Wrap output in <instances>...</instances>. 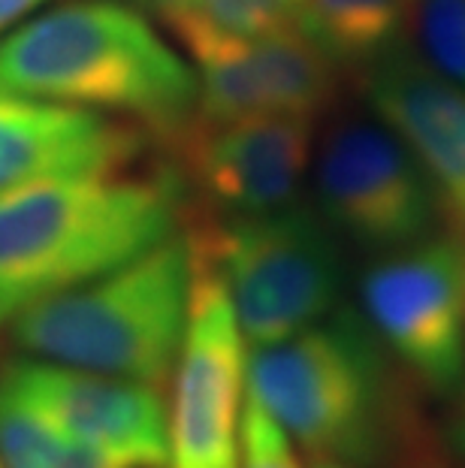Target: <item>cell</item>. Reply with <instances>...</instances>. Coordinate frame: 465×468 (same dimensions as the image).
<instances>
[{
  "label": "cell",
  "instance_id": "20",
  "mask_svg": "<svg viewBox=\"0 0 465 468\" xmlns=\"http://www.w3.org/2000/svg\"><path fill=\"white\" fill-rule=\"evenodd\" d=\"M39 4H46V0H0V34H6L9 27L22 22Z\"/></svg>",
  "mask_w": 465,
  "mask_h": 468
},
{
  "label": "cell",
  "instance_id": "14",
  "mask_svg": "<svg viewBox=\"0 0 465 468\" xmlns=\"http://www.w3.org/2000/svg\"><path fill=\"white\" fill-rule=\"evenodd\" d=\"M417 0H302L296 27L330 61L375 64L402 46Z\"/></svg>",
  "mask_w": 465,
  "mask_h": 468
},
{
  "label": "cell",
  "instance_id": "23",
  "mask_svg": "<svg viewBox=\"0 0 465 468\" xmlns=\"http://www.w3.org/2000/svg\"><path fill=\"white\" fill-rule=\"evenodd\" d=\"M0 468H4V463H0Z\"/></svg>",
  "mask_w": 465,
  "mask_h": 468
},
{
  "label": "cell",
  "instance_id": "17",
  "mask_svg": "<svg viewBox=\"0 0 465 468\" xmlns=\"http://www.w3.org/2000/svg\"><path fill=\"white\" fill-rule=\"evenodd\" d=\"M239 468H302L293 438L251 393L242 414Z\"/></svg>",
  "mask_w": 465,
  "mask_h": 468
},
{
  "label": "cell",
  "instance_id": "7",
  "mask_svg": "<svg viewBox=\"0 0 465 468\" xmlns=\"http://www.w3.org/2000/svg\"><path fill=\"white\" fill-rule=\"evenodd\" d=\"M365 321L432 393L465 384V236H427L363 275Z\"/></svg>",
  "mask_w": 465,
  "mask_h": 468
},
{
  "label": "cell",
  "instance_id": "5",
  "mask_svg": "<svg viewBox=\"0 0 465 468\" xmlns=\"http://www.w3.org/2000/svg\"><path fill=\"white\" fill-rule=\"evenodd\" d=\"M185 236L221 278L248 347L284 342L339 303V245L326 218L305 206L212 215L194 221Z\"/></svg>",
  "mask_w": 465,
  "mask_h": 468
},
{
  "label": "cell",
  "instance_id": "3",
  "mask_svg": "<svg viewBox=\"0 0 465 468\" xmlns=\"http://www.w3.org/2000/svg\"><path fill=\"white\" fill-rule=\"evenodd\" d=\"M0 91L127 115L166 145L196 109V69L140 9L70 0L0 39Z\"/></svg>",
  "mask_w": 465,
  "mask_h": 468
},
{
  "label": "cell",
  "instance_id": "9",
  "mask_svg": "<svg viewBox=\"0 0 465 468\" xmlns=\"http://www.w3.org/2000/svg\"><path fill=\"white\" fill-rule=\"evenodd\" d=\"M314 118L187 122L170 143L185 194L217 215L272 212L293 200L312 161Z\"/></svg>",
  "mask_w": 465,
  "mask_h": 468
},
{
  "label": "cell",
  "instance_id": "8",
  "mask_svg": "<svg viewBox=\"0 0 465 468\" xmlns=\"http://www.w3.org/2000/svg\"><path fill=\"white\" fill-rule=\"evenodd\" d=\"M318 203L333 230L381 254L432 236L441 215L429 176L381 118L344 122L326 136Z\"/></svg>",
  "mask_w": 465,
  "mask_h": 468
},
{
  "label": "cell",
  "instance_id": "15",
  "mask_svg": "<svg viewBox=\"0 0 465 468\" xmlns=\"http://www.w3.org/2000/svg\"><path fill=\"white\" fill-rule=\"evenodd\" d=\"M302 0H194L166 22L191 58L291 31L300 22Z\"/></svg>",
  "mask_w": 465,
  "mask_h": 468
},
{
  "label": "cell",
  "instance_id": "11",
  "mask_svg": "<svg viewBox=\"0 0 465 468\" xmlns=\"http://www.w3.org/2000/svg\"><path fill=\"white\" fill-rule=\"evenodd\" d=\"M335 67L300 27L196 58L194 122L318 118L335 97Z\"/></svg>",
  "mask_w": 465,
  "mask_h": 468
},
{
  "label": "cell",
  "instance_id": "2",
  "mask_svg": "<svg viewBox=\"0 0 465 468\" xmlns=\"http://www.w3.org/2000/svg\"><path fill=\"white\" fill-rule=\"evenodd\" d=\"M185 187L154 176H61L0 191V326L179 230Z\"/></svg>",
  "mask_w": 465,
  "mask_h": 468
},
{
  "label": "cell",
  "instance_id": "10",
  "mask_svg": "<svg viewBox=\"0 0 465 468\" xmlns=\"http://www.w3.org/2000/svg\"><path fill=\"white\" fill-rule=\"evenodd\" d=\"M0 390L34 408L76 441L127 463L166 468L170 435L161 387L31 356L4 368Z\"/></svg>",
  "mask_w": 465,
  "mask_h": 468
},
{
  "label": "cell",
  "instance_id": "1",
  "mask_svg": "<svg viewBox=\"0 0 465 468\" xmlns=\"http://www.w3.org/2000/svg\"><path fill=\"white\" fill-rule=\"evenodd\" d=\"M248 393L312 460L390 468L423 460L390 351L351 308L284 342L251 347Z\"/></svg>",
  "mask_w": 465,
  "mask_h": 468
},
{
  "label": "cell",
  "instance_id": "12",
  "mask_svg": "<svg viewBox=\"0 0 465 468\" xmlns=\"http://www.w3.org/2000/svg\"><path fill=\"white\" fill-rule=\"evenodd\" d=\"M365 97L375 115L411 148L439 194L441 212L465 236V91L427 58L396 46L369 64Z\"/></svg>",
  "mask_w": 465,
  "mask_h": 468
},
{
  "label": "cell",
  "instance_id": "18",
  "mask_svg": "<svg viewBox=\"0 0 465 468\" xmlns=\"http://www.w3.org/2000/svg\"><path fill=\"white\" fill-rule=\"evenodd\" d=\"M55 468H148V465L118 460V456L100 451V447H91V444L76 441V438L67 435L61 453H58Z\"/></svg>",
  "mask_w": 465,
  "mask_h": 468
},
{
  "label": "cell",
  "instance_id": "19",
  "mask_svg": "<svg viewBox=\"0 0 465 468\" xmlns=\"http://www.w3.org/2000/svg\"><path fill=\"white\" fill-rule=\"evenodd\" d=\"M194 0H127V6L133 9H145V13H154L164 18V25L175 18L179 13H185L187 6H191Z\"/></svg>",
  "mask_w": 465,
  "mask_h": 468
},
{
  "label": "cell",
  "instance_id": "16",
  "mask_svg": "<svg viewBox=\"0 0 465 468\" xmlns=\"http://www.w3.org/2000/svg\"><path fill=\"white\" fill-rule=\"evenodd\" d=\"M423 58L465 91V0H417Z\"/></svg>",
  "mask_w": 465,
  "mask_h": 468
},
{
  "label": "cell",
  "instance_id": "21",
  "mask_svg": "<svg viewBox=\"0 0 465 468\" xmlns=\"http://www.w3.org/2000/svg\"><path fill=\"white\" fill-rule=\"evenodd\" d=\"M460 447H462V456H465V390H462V411H460Z\"/></svg>",
  "mask_w": 465,
  "mask_h": 468
},
{
  "label": "cell",
  "instance_id": "6",
  "mask_svg": "<svg viewBox=\"0 0 465 468\" xmlns=\"http://www.w3.org/2000/svg\"><path fill=\"white\" fill-rule=\"evenodd\" d=\"M191 261L187 326L166 402V468H239L242 414L248 399V342L217 272L194 248Z\"/></svg>",
  "mask_w": 465,
  "mask_h": 468
},
{
  "label": "cell",
  "instance_id": "4",
  "mask_svg": "<svg viewBox=\"0 0 465 468\" xmlns=\"http://www.w3.org/2000/svg\"><path fill=\"white\" fill-rule=\"evenodd\" d=\"M191 284V245L175 230L133 261L18 312L9 335L37 360L164 387L185 338Z\"/></svg>",
  "mask_w": 465,
  "mask_h": 468
},
{
  "label": "cell",
  "instance_id": "13",
  "mask_svg": "<svg viewBox=\"0 0 465 468\" xmlns=\"http://www.w3.org/2000/svg\"><path fill=\"white\" fill-rule=\"evenodd\" d=\"M148 131L94 109L0 94V191L39 178L122 173Z\"/></svg>",
  "mask_w": 465,
  "mask_h": 468
},
{
  "label": "cell",
  "instance_id": "22",
  "mask_svg": "<svg viewBox=\"0 0 465 468\" xmlns=\"http://www.w3.org/2000/svg\"><path fill=\"white\" fill-rule=\"evenodd\" d=\"M312 468H351V465H344V463H333V460H314Z\"/></svg>",
  "mask_w": 465,
  "mask_h": 468
},
{
  "label": "cell",
  "instance_id": "24",
  "mask_svg": "<svg viewBox=\"0 0 465 468\" xmlns=\"http://www.w3.org/2000/svg\"><path fill=\"white\" fill-rule=\"evenodd\" d=\"M0 94H4V91H0Z\"/></svg>",
  "mask_w": 465,
  "mask_h": 468
}]
</instances>
